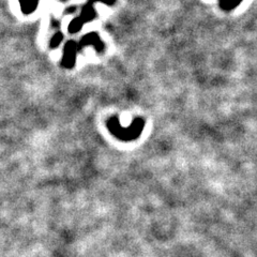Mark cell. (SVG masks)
<instances>
[{"label":"cell","instance_id":"obj_1","mask_svg":"<svg viewBox=\"0 0 257 257\" xmlns=\"http://www.w3.org/2000/svg\"><path fill=\"white\" fill-rule=\"evenodd\" d=\"M116 118H113V119H109L107 122V126L110 130L111 133H113L115 136H117L118 138L123 141H129V140H133V138H136L137 136H140L141 132L144 128V120L143 119H136V121L134 122V128L131 130H127L122 128L121 126H119V123L116 121Z\"/></svg>","mask_w":257,"mask_h":257}]
</instances>
